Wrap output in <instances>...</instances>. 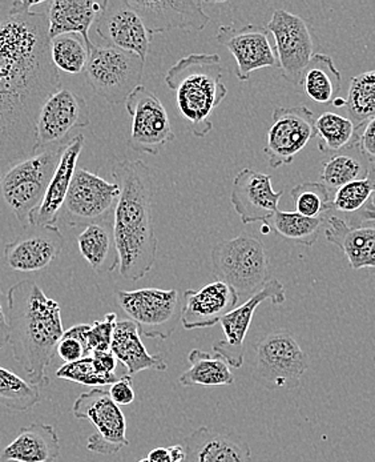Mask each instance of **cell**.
I'll return each mask as SVG.
<instances>
[{
	"label": "cell",
	"instance_id": "cell-1",
	"mask_svg": "<svg viewBox=\"0 0 375 462\" xmlns=\"http://www.w3.org/2000/svg\"><path fill=\"white\" fill-rule=\"evenodd\" d=\"M60 88L47 13L8 14L0 22V171L35 155L39 114Z\"/></svg>",
	"mask_w": 375,
	"mask_h": 462
},
{
	"label": "cell",
	"instance_id": "cell-2",
	"mask_svg": "<svg viewBox=\"0 0 375 462\" xmlns=\"http://www.w3.org/2000/svg\"><path fill=\"white\" fill-rule=\"evenodd\" d=\"M112 178L120 186L114 212L120 274L128 282H139L152 271L158 257L152 171L140 159H125L114 165Z\"/></svg>",
	"mask_w": 375,
	"mask_h": 462
},
{
	"label": "cell",
	"instance_id": "cell-3",
	"mask_svg": "<svg viewBox=\"0 0 375 462\" xmlns=\"http://www.w3.org/2000/svg\"><path fill=\"white\" fill-rule=\"evenodd\" d=\"M8 332L14 358L26 372L33 385L49 383L47 369L51 365L59 341L63 337L60 305L50 299L36 282L22 280L8 290Z\"/></svg>",
	"mask_w": 375,
	"mask_h": 462
},
{
	"label": "cell",
	"instance_id": "cell-4",
	"mask_svg": "<svg viewBox=\"0 0 375 462\" xmlns=\"http://www.w3.org/2000/svg\"><path fill=\"white\" fill-rule=\"evenodd\" d=\"M220 63L218 54H190L165 75V84L176 92L178 111L196 137H206L214 130L212 115L228 95Z\"/></svg>",
	"mask_w": 375,
	"mask_h": 462
},
{
	"label": "cell",
	"instance_id": "cell-5",
	"mask_svg": "<svg viewBox=\"0 0 375 462\" xmlns=\"http://www.w3.org/2000/svg\"><path fill=\"white\" fill-rule=\"evenodd\" d=\"M211 262L218 282L231 285L240 299L248 300L270 280L268 254L261 239L246 232L215 245Z\"/></svg>",
	"mask_w": 375,
	"mask_h": 462
},
{
	"label": "cell",
	"instance_id": "cell-6",
	"mask_svg": "<svg viewBox=\"0 0 375 462\" xmlns=\"http://www.w3.org/2000/svg\"><path fill=\"white\" fill-rule=\"evenodd\" d=\"M67 145L69 143L36 152L3 173L0 193L22 226H28L30 215L43 200Z\"/></svg>",
	"mask_w": 375,
	"mask_h": 462
},
{
	"label": "cell",
	"instance_id": "cell-7",
	"mask_svg": "<svg viewBox=\"0 0 375 462\" xmlns=\"http://www.w3.org/2000/svg\"><path fill=\"white\" fill-rule=\"evenodd\" d=\"M145 61L139 55L114 47H92L86 77L92 91L109 105H123L142 86Z\"/></svg>",
	"mask_w": 375,
	"mask_h": 462
},
{
	"label": "cell",
	"instance_id": "cell-8",
	"mask_svg": "<svg viewBox=\"0 0 375 462\" xmlns=\"http://www.w3.org/2000/svg\"><path fill=\"white\" fill-rule=\"evenodd\" d=\"M307 368L309 357L289 330H271L257 343L254 380L265 388L295 389Z\"/></svg>",
	"mask_w": 375,
	"mask_h": 462
},
{
	"label": "cell",
	"instance_id": "cell-9",
	"mask_svg": "<svg viewBox=\"0 0 375 462\" xmlns=\"http://www.w3.org/2000/svg\"><path fill=\"white\" fill-rule=\"evenodd\" d=\"M114 300L144 337L167 340L181 323L183 300L178 290L116 291Z\"/></svg>",
	"mask_w": 375,
	"mask_h": 462
},
{
	"label": "cell",
	"instance_id": "cell-10",
	"mask_svg": "<svg viewBox=\"0 0 375 462\" xmlns=\"http://www.w3.org/2000/svg\"><path fill=\"white\" fill-rule=\"evenodd\" d=\"M120 198V186L109 183L96 173L78 168L61 208L60 218L69 226H89L114 218Z\"/></svg>",
	"mask_w": 375,
	"mask_h": 462
},
{
	"label": "cell",
	"instance_id": "cell-11",
	"mask_svg": "<svg viewBox=\"0 0 375 462\" xmlns=\"http://www.w3.org/2000/svg\"><path fill=\"white\" fill-rule=\"evenodd\" d=\"M72 413L75 419L86 420L94 425V433L87 442V449L99 455H116L128 447L127 420L119 405L109 397L108 391L94 388L75 400Z\"/></svg>",
	"mask_w": 375,
	"mask_h": 462
},
{
	"label": "cell",
	"instance_id": "cell-12",
	"mask_svg": "<svg viewBox=\"0 0 375 462\" xmlns=\"http://www.w3.org/2000/svg\"><path fill=\"white\" fill-rule=\"evenodd\" d=\"M91 112L86 99L69 88H60L49 97L36 125V152L67 144L75 130L88 127Z\"/></svg>",
	"mask_w": 375,
	"mask_h": 462
},
{
	"label": "cell",
	"instance_id": "cell-13",
	"mask_svg": "<svg viewBox=\"0 0 375 462\" xmlns=\"http://www.w3.org/2000/svg\"><path fill=\"white\" fill-rule=\"evenodd\" d=\"M315 123V114L306 106L274 109L264 148L269 167L277 170L292 164L296 156L316 137Z\"/></svg>",
	"mask_w": 375,
	"mask_h": 462
},
{
	"label": "cell",
	"instance_id": "cell-14",
	"mask_svg": "<svg viewBox=\"0 0 375 462\" xmlns=\"http://www.w3.org/2000/svg\"><path fill=\"white\" fill-rule=\"evenodd\" d=\"M124 105L133 117V131L128 144L134 152L159 155L164 145L176 139L167 109L147 87H137Z\"/></svg>",
	"mask_w": 375,
	"mask_h": 462
},
{
	"label": "cell",
	"instance_id": "cell-15",
	"mask_svg": "<svg viewBox=\"0 0 375 462\" xmlns=\"http://www.w3.org/2000/svg\"><path fill=\"white\" fill-rule=\"evenodd\" d=\"M273 35L282 78L299 86L302 74L315 56V42L304 19L287 10H274L268 24Z\"/></svg>",
	"mask_w": 375,
	"mask_h": 462
},
{
	"label": "cell",
	"instance_id": "cell-16",
	"mask_svg": "<svg viewBox=\"0 0 375 462\" xmlns=\"http://www.w3.org/2000/svg\"><path fill=\"white\" fill-rule=\"evenodd\" d=\"M285 300L287 293L282 282L277 279L269 280L259 292L221 319L225 338L215 344L214 354L221 356L232 368H242L246 354V335L257 308L264 301H270L274 305L284 304Z\"/></svg>",
	"mask_w": 375,
	"mask_h": 462
},
{
	"label": "cell",
	"instance_id": "cell-17",
	"mask_svg": "<svg viewBox=\"0 0 375 462\" xmlns=\"http://www.w3.org/2000/svg\"><path fill=\"white\" fill-rule=\"evenodd\" d=\"M215 41L225 47L237 61L236 77L246 82L257 69H279L276 47L271 43L270 32L260 24H246L237 28L234 24L221 26Z\"/></svg>",
	"mask_w": 375,
	"mask_h": 462
},
{
	"label": "cell",
	"instance_id": "cell-18",
	"mask_svg": "<svg viewBox=\"0 0 375 462\" xmlns=\"http://www.w3.org/2000/svg\"><path fill=\"white\" fill-rule=\"evenodd\" d=\"M66 240L59 226L28 224L13 242L5 246V259L11 270L38 273L46 270L60 256Z\"/></svg>",
	"mask_w": 375,
	"mask_h": 462
},
{
	"label": "cell",
	"instance_id": "cell-19",
	"mask_svg": "<svg viewBox=\"0 0 375 462\" xmlns=\"http://www.w3.org/2000/svg\"><path fill=\"white\" fill-rule=\"evenodd\" d=\"M96 32L109 47L133 52L147 61L152 38L128 0H107Z\"/></svg>",
	"mask_w": 375,
	"mask_h": 462
},
{
	"label": "cell",
	"instance_id": "cell-20",
	"mask_svg": "<svg viewBox=\"0 0 375 462\" xmlns=\"http://www.w3.org/2000/svg\"><path fill=\"white\" fill-rule=\"evenodd\" d=\"M139 14L151 38L172 30L203 31L211 18L200 0H128Z\"/></svg>",
	"mask_w": 375,
	"mask_h": 462
},
{
	"label": "cell",
	"instance_id": "cell-21",
	"mask_svg": "<svg viewBox=\"0 0 375 462\" xmlns=\"http://www.w3.org/2000/svg\"><path fill=\"white\" fill-rule=\"evenodd\" d=\"M284 189L276 190L271 186V178L252 168H243L237 173L232 186L231 203L243 224H268L279 211V199Z\"/></svg>",
	"mask_w": 375,
	"mask_h": 462
},
{
	"label": "cell",
	"instance_id": "cell-22",
	"mask_svg": "<svg viewBox=\"0 0 375 462\" xmlns=\"http://www.w3.org/2000/svg\"><path fill=\"white\" fill-rule=\"evenodd\" d=\"M183 299L181 324L188 330L215 326L224 316L237 308L240 301L236 291L218 280L198 291H186Z\"/></svg>",
	"mask_w": 375,
	"mask_h": 462
},
{
	"label": "cell",
	"instance_id": "cell-23",
	"mask_svg": "<svg viewBox=\"0 0 375 462\" xmlns=\"http://www.w3.org/2000/svg\"><path fill=\"white\" fill-rule=\"evenodd\" d=\"M186 449L184 462H252L248 442L228 430L201 427L181 442Z\"/></svg>",
	"mask_w": 375,
	"mask_h": 462
},
{
	"label": "cell",
	"instance_id": "cell-24",
	"mask_svg": "<svg viewBox=\"0 0 375 462\" xmlns=\"http://www.w3.org/2000/svg\"><path fill=\"white\" fill-rule=\"evenodd\" d=\"M84 147V136L77 135L69 143L60 162L56 167L54 176L47 187L43 200L38 208L30 215L28 224L36 226H56L60 218L61 208L69 195L72 179L78 170L81 151Z\"/></svg>",
	"mask_w": 375,
	"mask_h": 462
},
{
	"label": "cell",
	"instance_id": "cell-25",
	"mask_svg": "<svg viewBox=\"0 0 375 462\" xmlns=\"http://www.w3.org/2000/svg\"><path fill=\"white\" fill-rule=\"evenodd\" d=\"M107 0L92 2V0H54L50 3L47 18H49L50 39L61 35H79L91 51L89 28L105 11Z\"/></svg>",
	"mask_w": 375,
	"mask_h": 462
},
{
	"label": "cell",
	"instance_id": "cell-26",
	"mask_svg": "<svg viewBox=\"0 0 375 462\" xmlns=\"http://www.w3.org/2000/svg\"><path fill=\"white\" fill-rule=\"evenodd\" d=\"M324 231L326 242L345 254L352 270L375 268V221L362 226H349L340 217L330 215Z\"/></svg>",
	"mask_w": 375,
	"mask_h": 462
},
{
	"label": "cell",
	"instance_id": "cell-27",
	"mask_svg": "<svg viewBox=\"0 0 375 462\" xmlns=\"http://www.w3.org/2000/svg\"><path fill=\"white\" fill-rule=\"evenodd\" d=\"M60 456V439L52 425L33 422L19 430L15 439L3 448V462H54Z\"/></svg>",
	"mask_w": 375,
	"mask_h": 462
},
{
	"label": "cell",
	"instance_id": "cell-28",
	"mask_svg": "<svg viewBox=\"0 0 375 462\" xmlns=\"http://www.w3.org/2000/svg\"><path fill=\"white\" fill-rule=\"evenodd\" d=\"M330 214L349 226H362L375 221V165H370L366 178L352 181L333 193Z\"/></svg>",
	"mask_w": 375,
	"mask_h": 462
},
{
	"label": "cell",
	"instance_id": "cell-29",
	"mask_svg": "<svg viewBox=\"0 0 375 462\" xmlns=\"http://www.w3.org/2000/svg\"><path fill=\"white\" fill-rule=\"evenodd\" d=\"M111 352L127 368L128 376L144 371L164 372L168 363L162 355H151L145 348L139 327L133 320H117Z\"/></svg>",
	"mask_w": 375,
	"mask_h": 462
},
{
	"label": "cell",
	"instance_id": "cell-30",
	"mask_svg": "<svg viewBox=\"0 0 375 462\" xmlns=\"http://www.w3.org/2000/svg\"><path fill=\"white\" fill-rule=\"evenodd\" d=\"M81 256L97 274L114 273L120 264L114 218L89 224L78 236Z\"/></svg>",
	"mask_w": 375,
	"mask_h": 462
},
{
	"label": "cell",
	"instance_id": "cell-31",
	"mask_svg": "<svg viewBox=\"0 0 375 462\" xmlns=\"http://www.w3.org/2000/svg\"><path fill=\"white\" fill-rule=\"evenodd\" d=\"M299 86L318 105H329L340 95L343 78L329 55L315 54L302 74Z\"/></svg>",
	"mask_w": 375,
	"mask_h": 462
},
{
	"label": "cell",
	"instance_id": "cell-32",
	"mask_svg": "<svg viewBox=\"0 0 375 462\" xmlns=\"http://www.w3.org/2000/svg\"><path fill=\"white\" fill-rule=\"evenodd\" d=\"M370 162L361 153L358 144L330 156L322 167V184L334 193L341 187L368 175Z\"/></svg>",
	"mask_w": 375,
	"mask_h": 462
},
{
	"label": "cell",
	"instance_id": "cell-33",
	"mask_svg": "<svg viewBox=\"0 0 375 462\" xmlns=\"http://www.w3.org/2000/svg\"><path fill=\"white\" fill-rule=\"evenodd\" d=\"M188 361L190 368L178 379L183 386H224L234 383L231 366L221 356L192 349Z\"/></svg>",
	"mask_w": 375,
	"mask_h": 462
},
{
	"label": "cell",
	"instance_id": "cell-34",
	"mask_svg": "<svg viewBox=\"0 0 375 462\" xmlns=\"http://www.w3.org/2000/svg\"><path fill=\"white\" fill-rule=\"evenodd\" d=\"M318 150L325 155H335L358 144V128L349 117L334 112H324L316 119Z\"/></svg>",
	"mask_w": 375,
	"mask_h": 462
},
{
	"label": "cell",
	"instance_id": "cell-35",
	"mask_svg": "<svg viewBox=\"0 0 375 462\" xmlns=\"http://www.w3.org/2000/svg\"><path fill=\"white\" fill-rule=\"evenodd\" d=\"M346 111L355 127L375 117V69L350 79Z\"/></svg>",
	"mask_w": 375,
	"mask_h": 462
},
{
	"label": "cell",
	"instance_id": "cell-36",
	"mask_svg": "<svg viewBox=\"0 0 375 462\" xmlns=\"http://www.w3.org/2000/svg\"><path fill=\"white\" fill-rule=\"evenodd\" d=\"M327 218H310L302 217L298 212L279 211L273 217L271 228L285 239L298 245L313 246L317 242L322 229L326 226Z\"/></svg>",
	"mask_w": 375,
	"mask_h": 462
},
{
	"label": "cell",
	"instance_id": "cell-37",
	"mask_svg": "<svg viewBox=\"0 0 375 462\" xmlns=\"http://www.w3.org/2000/svg\"><path fill=\"white\" fill-rule=\"evenodd\" d=\"M41 399L39 386L0 366V407L26 411L38 405Z\"/></svg>",
	"mask_w": 375,
	"mask_h": 462
},
{
	"label": "cell",
	"instance_id": "cell-38",
	"mask_svg": "<svg viewBox=\"0 0 375 462\" xmlns=\"http://www.w3.org/2000/svg\"><path fill=\"white\" fill-rule=\"evenodd\" d=\"M51 58L59 71L79 75L86 71L89 50L79 35H61L51 41Z\"/></svg>",
	"mask_w": 375,
	"mask_h": 462
},
{
	"label": "cell",
	"instance_id": "cell-39",
	"mask_svg": "<svg viewBox=\"0 0 375 462\" xmlns=\"http://www.w3.org/2000/svg\"><path fill=\"white\" fill-rule=\"evenodd\" d=\"M296 212L305 217L327 218L332 212V193L322 183L305 181L290 190Z\"/></svg>",
	"mask_w": 375,
	"mask_h": 462
},
{
	"label": "cell",
	"instance_id": "cell-40",
	"mask_svg": "<svg viewBox=\"0 0 375 462\" xmlns=\"http://www.w3.org/2000/svg\"><path fill=\"white\" fill-rule=\"evenodd\" d=\"M56 377L86 386L112 385L120 379L117 374H103L97 371L92 356L81 358L77 363L64 364L56 371Z\"/></svg>",
	"mask_w": 375,
	"mask_h": 462
},
{
	"label": "cell",
	"instance_id": "cell-41",
	"mask_svg": "<svg viewBox=\"0 0 375 462\" xmlns=\"http://www.w3.org/2000/svg\"><path fill=\"white\" fill-rule=\"evenodd\" d=\"M117 323V315L114 312L107 313L103 320H96L91 326L88 333V354L94 352L111 351L112 338H114V327Z\"/></svg>",
	"mask_w": 375,
	"mask_h": 462
},
{
	"label": "cell",
	"instance_id": "cell-42",
	"mask_svg": "<svg viewBox=\"0 0 375 462\" xmlns=\"http://www.w3.org/2000/svg\"><path fill=\"white\" fill-rule=\"evenodd\" d=\"M56 354H58L59 357L66 364L77 363V361L88 356V352H87L83 343L78 340V338L67 335L66 332H64L61 340L59 341Z\"/></svg>",
	"mask_w": 375,
	"mask_h": 462
},
{
	"label": "cell",
	"instance_id": "cell-43",
	"mask_svg": "<svg viewBox=\"0 0 375 462\" xmlns=\"http://www.w3.org/2000/svg\"><path fill=\"white\" fill-rule=\"evenodd\" d=\"M109 397L119 407L131 405L134 402V391L133 388V377L124 374L116 383H112L108 391Z\"/></svg>",
	"mask_w": 375,
	"mask_h": 462
},
{
	"label": "cell",
	"instance_id": "cell-44",
	"mask_svg": "<svg viewBox=\"0 0 375 462\" xmlns=\"http://www.w3.org/2000/svg\"><path fill=\"white\" fill-rule=\"evenodd\" d=\"M358 148L370 163H375V117L358 127Z\"/></svg>",
	"mask_w": 375,
	"mask_h": 462
},
{
	"label": "cell",
	"instance_id": "cell-45",
	"mask_svg": "<svg viewBox=\"0 0 375 462\" xmlns=\"http://www.w3.org/2000/svg\"><path fill=\"white\" fill-rule=\"evenodd\" d=\"M94 358L95 365H96L97 371L103 374H116L117 358L111 351L108 352H94L89 355Z\"/></svg>",
	"mask_w": 375,
	"mask_h": 462
},
{
	"label": "cell",
	"instance_id": "cell-46",
	"mask_svg": "<svg viewBox=\"0 0 375 462\" xmlns=\"http://www.w3.org/2000/svg\"><path fill=\"white\" fill-rule=\"evenodd\" d=\"M7 307H3L2 285H0V348L10 340V332H8L7 315H5Z\"/></svg>",
	"mask_w": 375,
	"mask_h": 462
},
{
	"label": "cell",
	"instance_id": "cell-47",
	"mask_svg": "<svg viewBox=\"0 0 375 462\" xmlns=\"http://www.w3.org/2000/svg\"><path fill=\"white\" fill-rule=\"evenodd\" d=\"M147 458L150 462H173L172 457H170L169 449L161 447L151 450Z\"/></svg>",
	"mask_w": 375,
	"mask_h": 462
},
{
	"label": "cell",
	"instance_id": "cell-48",
	"mask_svg": "<svg viewBox=\"0 0 375 462\" xmlns=\"http://www.w3.org/2000/svg\"><path fill=\"white\" fill-rule=\"evenodd\" d=\"M168 449H169L170 457H172L173 462L186 461V449H184L183 445H172Z\"/></svg>",
	"mask_w": 375,
	"mask_h": 462
},
{
	"label": "cell",
	"instance_id": "cell-49",
	"mask_svg": "<svg viewBox=\"0 0 375 462\" xmlns=\"http://www.w3.org/2000/svg\"><path fill=\"white\" fill-rule=\"evenodd\" d=\"M332 105L337 108L346 107V99H343V97H338Z\"/></svg>",
	"mask_w": 375,
	"mask_h": 462
},
{
	"label": "cell",
	"instance_id": "cell-50",
	"mask_svg": "<svg viewBox=\"0 0 375 462\" xmlns=\"http://www.w3.org/2000/svg\"><path fill=\"white\" fill-rule=\"evenodd\" d=\"M2 175H3L2 171H0V187H2Z\"/></svg>",
	"mask_w": 375,
	"mask_h": 462
},
{
	"label": "cell",
	"instance_id": "cell-51",
	"mask_svg": "<svg viewBox=\"0 0 375 462\" xmlns=\"http://www.w3.org/2000/svg\"><path fill=\"white\" fill-rule=\"evenodd\" d=\"M137 462H150V461H148V458H142V460L137 461Z\"/></svg>",
	"mask_w": 375,
	"mask_h": 462
}]
</instances>
